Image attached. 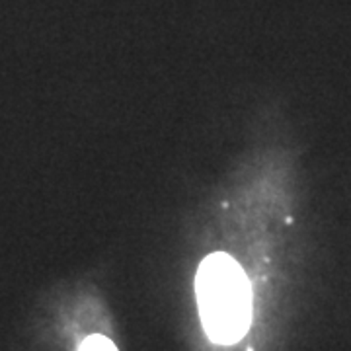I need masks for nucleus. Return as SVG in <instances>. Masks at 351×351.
<instances>
[{"label":"nucleus","instance_id":"nucleus-1","mask_svg":"<svg viewBox=\"0 0 351 351\" xmlns=\"http://www.w3.org/2000/svg\"><path fill=\"white\" fill-rule=\"evenodd\" d=\"M203 328L215 343H237L252 318L250 281L226 254H213L201 263L195 279Z\"/></svg>","mask_w":351,"mask_h":351},{"label":"nucleus","instance_id":"nucleus-2","mask_svg":"<svg viewBox=\"0 0 351 351\" xmlns=\"http://www.w3.org/2000/svg\"><path fill=\"white\" fill-rule=\"evenodd\" d=\"M78 351H117V348L106 336H90L82 341Z\"/></svg>","mask_w":351,"mask_h":351}]
</instances>
